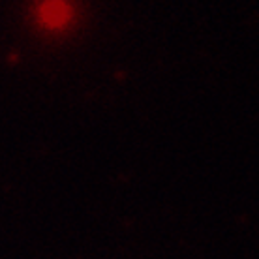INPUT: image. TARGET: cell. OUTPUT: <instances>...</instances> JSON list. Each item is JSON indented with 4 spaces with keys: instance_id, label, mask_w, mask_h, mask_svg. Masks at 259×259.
I'll use <instances>...</instances> for the list:
<instances>
[{
    "instance_id": "1",
    "label": "cell",
    "mask_w": 259,
    "mask_h": 259,
    "mask_svg": "<svg viewBox=\"0 0 259 259\" xmlns=\"http://www.w3.org/2000/svg\"><path fill=\"white\" fill-rule=\"evenodd\" d=\"M70 6L64 0H44L38 8V19L47 28H59L64 26L66 21L70 19Z\"/></svg>"
}]
</instances>
